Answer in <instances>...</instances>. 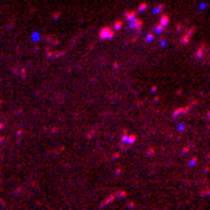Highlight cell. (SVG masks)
Wrapping results in <instances>:
<instances>
[{
	"mask_svg": "<svg viewBox=\"0 0 210 210\" xmlns=\"http://www.w3.org/2000/svg\"><path fill=\"white\" fill-rule=\"evenodd\" d=\"M195 30H196V28H195V27H191V28H190L188 31H187V34H188V36H190V38H191V36H193V34H195Z\"/></svg>",
	"mask_w": 210,
	"mask_h": 210,
	"instance_id": "16",
	"label": "cell"
},
{
	"mask_svg": "<svg viewBox=\"0 0 210 210\" xmlns=\"http://www.w3.org/2000/svg\"><path fill=\"white\" fill-rule=\"evenodd\" d=\"M202 195H204V196H205V195H210V190H205V191H204Z\"/></svg>",
	"mask_w": 210,
	"mask_h": 210,
	"instance_id": "19",
	"label": "cell"
},
{
	"mask_svg": "<svg viewBox=\"0 0 210 210\" xmlns=\"http://www.w3.org/2000/svg\"><path fill=\"white\" fill-rule=\"evenodd\" d=\"M114 34H115V30H114L112 27H103L98 33V38L101 40H106V39H112Z\"/></svg>",
	"mask_w": 210,
	"mask_h": 210,
	"instance_id": "1",
	"label": "cell"
},
{
	"mask_svg": "<svg viewBox=\"0 0 210 210\" xmlns=\"http://www.w3.org/2000/svg\"><path fill=\"white\" fill-rule=\"evenodd\" d=\"M145 40H147V42H153V40H154V34L153 33H148L147 36H145Z\"/></svg>",
	"mask_w": 210,
	"mask_h": 210,
	"instance_id": "13",
	"label": "cell"
},
{
	"mask_svg": "<svg viewBox=\"0 0 210 210\" xmlns=\"http://www.w3.org/2000/svg\"><path fill=\"white\" fill-rule=\"evenodd\" d=\"M135 139H137L135 134H126V132H125L123 137H121V142L123 143H128V145H132V143L135 142Z\"/></svg>",
	"mask_w": 210,
	"mask_h": 210,
	"instance_id": "3",
	"label": "cell"
},
{
	"mask_svg": "<svg viewBox=\"0 0 210 210\" xmlns=\"http://www.w3.org/2000/svg\"><path fill=\"white\" fill-rule=\"evenodd\" d=\"M160 25H163V27H167L168 24H170V16L168 14H162L160 16V22H159Z\"/></svg>",
	"mask_w": 210,
	"mask_h": 210,
	"instance_id": "6",
	"label": "cell"
},
{
	"mask_svg": "<svg viewBox=\"0 0 210 210\" xmlns=\"http://www.w3.org/2000/svg\"><path fill=\"white\" fill-rule=\"evenodd\" d=\"M165 45H167V40L162 39V40H160V47H165Z\"/></svg>",
	"mask_w": 210,
	"mask_h": 210,
	"instance_id": "18",
	"label": "cell"
},
{
	"mask_svg": "<svg viewBox=\"0 0 210 210\" xmlns=\"http://www.w3.org/2000/svg\"><path fill=\"white\" fill-rule=\"evenodd\" d=\"M147 8H148V3H147V2L140 3V5L137 6V13H143V11H147Z\"/></svg>",
	"mask_w": 210,
	"mask_h": 210,
	"instance_id": "8",
	"label": "cell"
},
{
	"mask_svg": "<svg viewBox=\"0 0 210 210\" xmlns=\"http://www.w3.org/2000/svg\"><path fill=\"white\" fill-rule=\"evenodd\" d=\"M114 30H121L123 28V20H115V24H114V27H112Z\"/></svg>",
	"mask_w": 210,
	"mask_h": 210,
	"instance_id": "10",
	"label": "cell"
},
{
	"mask_svg": "<svg viewBox=\"0 0 210 210\" xmlns=\"http://www.w3.org/2000/svg\"><path fill=\"white\" fill-rule=\"evenodd\" d=\"M115 198H126V193L125 191H118V193H115Z\"/></svg>",
	"mask_w": 210,
	"mask_h": 210,
	"instance_id": "15",
	"label": "cell"
},
{
	"mask_svg": "<svg viewBox=\"0 0 210 210\" xmlns=\"http://www.w3.org/2000/svg\"><path fill=\"white\" fill-rule=\"evenodd\" d=\"M114 199H115V195H111V196H109V198H107V199H106V201H104V202L101 204V207H104V205H107L109 202H112Z\"/></svg>",
	"mask_w": 210,
	"mask_h": 210,
	"instance_id": "11",
	"label": "cell"
},
{
	"mask_svg": "<svg viewBox=\"0 0 210 210\" xmlns=\"http://www.w3.org/2000/svg\"><path fill=\"white\" fill-rule=\"evenodd\" d=\"M196 162H198V157H193V159H191V160L188 162V167H195Z\"/></svg>",
	"mask_w": 210,
	"mask_h": 210,
	"instance_id": "14",
	"label": "cell"
},
{
	"mask_svg": "<svg viewBox=\"0 0 210 210\" xmlns=\"http://www.w3.org/2000/svg\"><path fill=\"white\" fill-rule=\"evenodd\" d=\"M177 129H179V131H185V125H184V123H181V125L177 126Z\"/></svg>",
	"mask_w": 210,
	"mask_h": 210,
	"instance_id": "17",
	"label": "cell"
},
{
	"mask_svg": "<svg viewBox=\"0 0 210 210\" xmlns=\"http://www.w3.org/2000/svg\"><path fill=\"white\" fill-rule=\"evenodd\" d=\"M162 13H163V5H157L153 10V14H162Z\"/></svg>",
	"mask_w": 210,
	"mask_h": 210,
	"instance_id": "9",
	"label": "cell"
},
{
	"mask_svg": "<svg viewBox=\"0 0 210 210\" xmlns=\"http://www.w3.org/2000/svg\"><path fill=\"white\" fill-rule=\"evenodd\" d=\"M142 27H143V22L137 17V19H134V20H131L129 22V25H128V28L129 30H134V31H137V33H140V30H142Z\"/></svg>",
	"mask_w": 210,
	"mask_h": 210,
	"instance_id": "2",
	"label": "cell"
},
{
	"mask_svg": "<svg viewBox=\"0 0 210 210\" xmlns=\"http://www.w3.org/2000/svg\"><path fill=\"white\" fill-rule=\"evenodd\" d=\"M181 42L187 45V44L190 42V36H188V34H184V36H182V38H181Z\"/></svg>",
	"mask_w": 210,
	"mask_h": 210,
	"instance_id": "12",
	"label": "cell"
},
{
	"mask_svg": "<svg viewBox=\"0 0 210 210\" xmlns=\"http://www.w3.org/2000/svg\"><path fill=\"white\" fill-rule=\"evenodd\" d=\"M190 111V107H181V109H176L174 112H173V118H177L179 115H182V114H187Z\"/></svg>",
	"mask_w": 210,
	"mask_h": 210,
	"instance_id": "5",
	"label": "cell"
},
{
	"mask_svg": "<svg viewBox=\"0 0 210 210\" xmlns=\"http://www.w3.org/2000/svg\"><path fill=\"white\" fill-rule=\"evenodd\" d=\"M135 16H137V11H125L123 13V17H125V20H128V22L137 19Z\"/></svg>",
	"mask_w": 210,
	"mask_h": 210,
	"instance_id": "4",
	"label": "cell"
},
{
	"mask_svg": "<svg viewBox=\"0 0 210 210\" xmlns=\"http://www.w3.org/2000/svg\"><path fill=\"white\" fill-rule=\"evenodd\" d=\"M163 31H165V27L163 25L159 24V25L154 27V34H160V33H163Z\"/></svg>",
	"mask_w": 210,
	"mask_h": 210,
	"instance_id": "7",
	"label": "cell"
}]
</instances>
